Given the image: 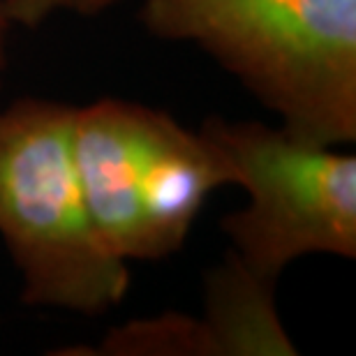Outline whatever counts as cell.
Segmentation results:
<instances>
[{
	"label": "cell",
	"instance_id": "obj_1",
	"mask_svg": "<svg viewBox=\"0 0 356 356\" xmlns=\"http://www.w3.org/2000/svg\"><path fill=\"white\" fill-rule=\"evenodd\" d=\"M141 24L197 44L296 137L356 141V0H144Z\"/></svg>",
	"mask_w": 356,
	"mask_h": 356
},
{
	"label": "cell",
	"instance_id": "obj_2",
	"mask_svg": "<svg viewBox=\"0 0 356 356\" xmlns=\"http://www.w3.org/2000/svg\"><path fill=\"white\" fill-rule=\"evenodd\" d=\"M76 106L21 97L0 109V238L21 301L104 315L130 291L127 261L99 236L74 160Z\"/></svg>",
	"mask_w": 356,
	"mask_h": 356
},
{
	"label": "cell",
	"instance_id": "obj_3",
	"mask_svg": "<svg viewBox=\"0 0 356 356\" xmlns=\"http://www.w3.org/2000/svg\"><path fill=\"white\" fill-rule=\"evenodd\" d=\"M199 130L248 195L222 229L250 273L275 282L308 254L356 257V155L257 120L213 116Z\"/></svg>",
	"mask_w": 356,
	"mask_h": 356
},
{
	"label": "cell",
	"instance_id": "obj_4",
	"mask_svg": "<svg viewBox=\"0 0 356 356\" xmlns=\"http://www.w3.org/2000/svg\"><path fill=\"white\" fill-rule=\"evenodd\" d=\"M232 185L222 153L202 130L141 104L137 123V188L146 261L172 257L188 238L206 199Z\"/></svg>",
	"mask_w": 356,
	"mask_h": 356
},
{
	"label": "cell",
	"instance_id": "obj_5",
	"mask_svg": "<svg viewBox=\"0 0 356 356\" xmlns=\"http://www.w3.org/2000/svg\"><path fill=\"white\" fill-rule=\"evenodd\" d=\"M139 102L104 97L76 106L74 160L99 236L120 259H146L137 188Z\"/></svg>",
	"mask_w": 356,
	"mask_h": 356
},
{
	"label": "cell",
	"instance_id": "obj_6",
	"mask_svg": "<svg viewBox=\"0 0 356 356\" xmlns=\"http://www.w3.org/2000/svg\"><path fill=\"white\" fill-rule=\"evenodd\" d=\"M275 282L250 273L236 257L211 275L209 331L213 354H294L275 315Z\"/></svg>",
	"mask_w": 356,
	"mask_h": 356
},
{
	"label": "cell",
	"instance_id": "obj_7",
	"mask_svg": "<svg viewBox=\"0 0 356 356\" xmlns=\"http://www.w3.org/2000/svg\"><path fill=\"white\" fill-rule=\"evenodd\" d=\"M118 3L125 0H5V10L14 26L35 28L60 12L95 17Z\"/></svg>",
	"mask_w": 356,
	"mask_h": 356
},
{
	"label": "cell",
	"instance_id": "obj_8",
	"mask_svg": "<svg viewBox=\"0 0 356 356\" xmlns=\"http://www.w3.org/2000/svg\"><path fill=\"white\" fill-rule=\"evenodd\" d=\"M14 24L7 17L5 0H0V90H3L5 74H7V51H10V33Z\"/></svg>",
	"mask_w": 356,
	"mask_h": 356
}]
</instances>
